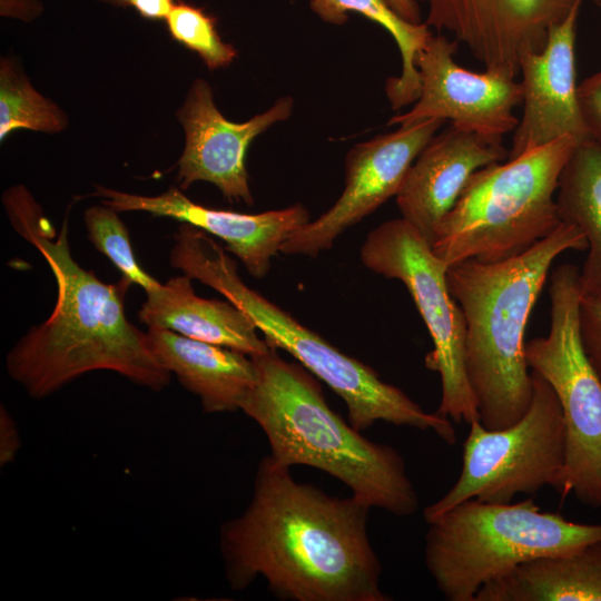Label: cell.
Masks as SVG:
<instances>
[{
  "mask_svg": "<svg viewBox=\"0 0 601 601\" xmlns=\"http://www.w3.org/2000/svg\"><path fill=\"white\" fill-rule=\"evenodd\" d=\"M372 506L297 482L268 454L256 469L245 510L219 531L231 591L264 578L290 601H390L382 564L367 533Z\"/></svg>",
  "mask_w": 601,
  "mask_h": 601,
  "instance_id": "1",
  "label": "cell"
},
{
  "mask_svg": "<svg viewBox=\"0 0 601 601\" xmlns=\"http://www.w3.org/2000/svg\"><path fill=\"white\" fill-rule=\"evenodd\" d=\"M2 204L12 228L40 253L57 284L51 315L7 354L9 376L36 400L93 371L164 390L171 374L151 351L147 333L125 314L124 297L131 283L121 276L107 284L79 265L69 246L68 217L57 231L26 186L9 187Z\"/></svg>",
  "mask_w": 601,
  "mask_h": 601,
  "instance_id": "2",
  "label": "cell"
},
{
  "mask_svg": "<svg viewBox=\"0 0 601 601\" xmlns=\"http://www.w3.org/2000/svg\"><path fill=\"white\" fill-rule=\"evenodd\" d=\"M569 249L585 250L588 240L562 221L519 256L495 263L469 258L447 267L449 289L466 323V376L489 430L513 425L530 407L525 328L554 259Z\"/></svg>",
  "mask_w": 601,
  "mask_h": 601,
  "instance_id": "3",
  "label": "cell"
},
{
  "mask_svg": "<svg viewBox=\"0 0 601 601\" xmlns=\"http://www.w3.org/2000/svg\"><path fill=\"white\" fill-rule=\"evenodd\" d=\"M252 358L257 378L240 411L266 435L273 460L318 469L395 516L418 510L417 492L394 447L370 441L347 424L329 407L312 373L280 357L277 348Z\"/></svg>",
  "mask_w": 601,
  "mask_h": 601,
  "instance_id": "4",
  "label": "cell"
},
{
  "mask_svg": "<svg viewBox=\"0 0 601 601\" xmlns=\"http://www.w3.org/2000/svg\"><path fill=\"white\" fill-rule=\"evenodd\" d=\"M170 264L214 288L240 308L264 334L326 383L346 404L348 423L363 432L383 421L396 426L432 431L445 443L456 442L449 418L425 412L398 387L385 383L368 365L341 352L290 314L248 287L236 262L206 231L181 223L174 235Z\"/></svg>",
  "mask_w": 601,
  "mask_h": 601,
  "instance_id": "5",
  "label": "cell"
},
{
  "mask_svg": "<svg viewBox=\"0 0 601 601\" xmlns=\"http://www.w3.org/2000/svg\"><path fill=\"white\" fill-rule=\"evenodd\" d=\"M578 142L564 136L476 170L439 225L434 254L447 266L469 258L495 263L551 235L562 223L559 178Z\"/></svg>",
  "mask_w": 601,
  "mask_h": 601,
  "instance_id": "6",
  "label": "cell"
},
{
  "mask_svg": "<svg viewBox=\"0 0 601 601\" xmlns=\"http://www.w3.org/2000/svg\"><path fill=\"white\" fill-rule=\"evenodd\" d=\"M424 560L449 601H474L482 587L528 561L574 552L601 540V524L519 503L465 500L426 522Z\"/></svg>",
  "mask_w": 601,
  "mask_h": 601,
  "instance_id": "7",
  "label": "cell"
},
{
  "mask_svg": "<svg viewBox=\"0 0 601 601\" xmlns=\"http://www.w3.org/2000/svg\"><path fill=\"white\" fill-rule=\"evenodd\" d=\"M580 269L564 263L550 277V329L525 343L529 368L553 388L565 424V462L554 489L601 508V381L580 334Z\"/></svg>",
  "mask_w": 601,
  "mask_h": 601,
  "instance_id": "8",
  "label": "cell"
},
{
  "mask_svg": "<svg viewBox=\"0 0 601 601\" xmlns=\"http://www.w3.org/2000/svg\"><path fill=\"white\" fill-rule=\"evenodd\" d=\"M531 376L532 401L516 423L500 430H489L480 421L470 424L461 473L424 510L426 522L469 499L511 503L518 494L532 495L556 485L565 462L562 408L551 385L534 371Z\"/></svg>",
  "mask_w": 601,
  "mask_h": 601,
  "instance_id": "9",
  "label": "cell"
},
{
  "mask_svg": "<svg viewBox=\"0 0 601 601\" xmlns=\"http://www.w3.org/2000/svg\"><path fill=\"white\" fill-rule=\"evenodd\" d=\"M361 260L374 273L401 280L413 298L433 342L425 366L441 377L436 413L456 423L480 421L466 376L465 317L449 289V266L404 218L387 220L370 231L361 247Z\"/></svg>",
  "mask_w": 601,
  "mask_h": 601,
  "instance_id": "10",
  "label": "cell"
},
{
  "mask_svg": "<svg viewBox=\"0 0 601 601\" xmlns=\"http://www.w3.org/2000/svg\"><path fill=\"white\" fill-rule=\"evenodd\" d=\"M459 42L444 35L431 36L416 59L421 91L413 107L390 118V126H407L427 119L502 140L514 131L513 110L522 102L521 83L501 72H473L459 66Z\"/></svg>",
  "mask_w": 601,
  "mask_h": 601,
  "instance_id": "11",
  "label": "cell"
},
{
  "mask_svg": "<svg viewBox=\"0 0 601 601\" xmlns=\"http://www.w3.org/2000/svg\"><path fill=\"white\" fill-rule=\"evenodd\" d=\"M444 120L427 119L356 144L345 158V187L316 220L294 230L280 247L286 255L316 257L351 226L396 196L407 170Z\"/></svg>",
  "mask_w": 601,
  "mask_h": 601,
  "instance_id": "12",
  "label": "cell"
},
{
  "mask_svg": "<svg viewBox=\"0 0 601 601\" xmlns=\"http://www.w3.org/2000/svg\"><path fill=\"white\" fill-rule=\"evenodd\" d=\"M428 28L463 43L485 70L515 78L530 53L543 50L551 30L582 0H416ZM601 2V0H595Z\"/></svg>",
  "mask_w": 601,
  "mask_h": 601,
  "instance_id": "13",
  "label": "cell"
},
{
  "mask_svg": "<svg viewBox=\"0 0 601 601\" xmlns=\"http://www.w3.org/2000/svg\"><path fill=\"white\" fill-rule=\"evenodd\" d=\"M293 108V98L284 96L267 110L244 122H234L217 109L210 85L201 78L195 79L177 110L185 132L177 174L180 189L207 181L226 198L253 206L246 169L248 147L269 127L287 120Z\"/></svg>",
  "mask_w": 601,
  "mask_h": 601,
  "instance_id": "14",
  "label": "cell"
},
{
  "mask_svg": "<svg viewBox=\"0 0 601 601\" xmlns=\"http://www.w3.org/2000/svg\"><path fill=\"white\" fill-rule=\"evenodd\" d=\"M92 195L102 198L104 205L118 213L146 211L157 217H170L221 239L226 249L256 278L267 275L273 256L280 252L288 236L311 220L309 211L302 204L243 214L199 205L175 186L160 195L142 196L95 185Z\"/></svg>",
  "mask_w": 601,
  "mask_h": 601,
  "instance_id": "15",
  "label": "cell"
},
{
  "mask_svg": "<svg viewBox=\"0 0 601 601\" xmlns=\"http://www.w3.org/2000/svg\"><path fill=\"white\" fill-rule=\"evenodd\" d=\"M580 7H574L551 30L543 50L528 55L521 62L523 114L514 129L509 158L564 136L579 142L590 139L575 83L574 42Z\"/></svg>",
  "mask_w": 601,
  "mask_h": 601,
  "instance_id": "16",
  "label": "cell"
},
{
  "mask_svg": "<svg viewBox=\"0 0 601 601\" xmlns=\"http://www.w3.org/2000/svg\"><path fill=\"white\" fill-rule=\"evenodd\" d=\"M509 158L502 140L454 125L435 134L411 165L396 204L404 218L432 245L439 225L453 208L471 176Z\"/></svg>",
  "mask_w": 601,
  "mask_h": 601,
  "instance_id": "17",
  "label": "cell"
},
{
  "mask_svg": "<svg viewBox=\"0 0 601 601\" xmlns=\"http://www.w3.org/2000/svg\"><path fill=\"white\" fill-rule=\"evenodd\" d=\"M147 338L159 363L199 398L206 413L240 410L256 383L255 362L242 352L158 327H149Z\"/></svg>",
  "mask_w": 601,
  "mask_h": 601,
  "instance_id": "18",
  "label": "cell"
},
{
  "mask_svg": "<svg viewBox=\"0 0 601 601\" xmlns=\"http://www.w3.org/2000/svg\"><path fill=\"white\" fill-rule=\"evenodd\" d=\"M191 277L180 275L146 293L138 317L149 327L173 331L200 342L236 349L248 356L272 346L260 338L253 321L229 300L195 294Z\"/></svg>",
  "mask_w": 601,
  "mask_h": 601,
  "instance_id": "19",
  "label": "cell"
},
{
  "mask_svg": "<svg viewBox=\"0 0 601 601\" xmlns=\"http://www.w3.org/2000/svg\"><path fill=\"white\" fill-rule=\"evenodd\" d=\"M474 601H601V540L522 563L482 587Z\"/></svg>",
  "mask_w": 601,
  "mask_h": 601,
  "instance_id": "20",
  "label": "cell"
},
{
  "mask_svg": "<svg viewBox=\"0 0 601 601\" xmlns=\"http://www.w3.org/2000/svg\"><path fill=\"white\" fill-rule=\"evenodd\" d=\"M555 201L560 220L577 226L588 240L581 294L601 299V144L578 142L561 171Z\"/></svg>",
  "mask_w": 601,
  "mask_h": 601,
  "instance_id": "21",
  "label": "cell"
},
{
  "mask_svg": "<svg viewBox=\"0 0 601 601\" xmlns=\"http://www.w3.org/2000/svg\"><path fill=\"white\" fill-rule=\"evenodd\" d=\"M311 10L324 22L344 24L356 12L382 26L394 39L402 60L398 77L387 79V90L401 101H413L421 90L416 59L432 36L425 22L411 23L397 16L383 0H311Z\"/></svg>",
  "mask_w": 601,
  "mask_h": 601,
  "instance_id": "22",
  "label": "cell"
},
{
  "mask_svg": "<svg viewBox=\"0 0 601 601\" xmlns=\"http://www.w3.org/2000/svg\"><path fill=\"white\" fill-rule=\"evenodd\" d=\"M68 126V117L52 100L31 85L18 62L9 57L0 60V140L26 129L58 134Z\"/></svg>",
  "mask_w": 601,
  "mask_h": 601,
  "instance_id": "23",
  "label": "cell"
},
{
  "mask_svg": "<svg viewBox=\"0 0 601 601\" xmlns=\"http://www.w3.org/2000/svg\"><path fill=\"white\" fill-rule=\"evenodd\" d=\"M88 237L131 284L146 293L161 283L145 272L135 258L129 233L118 211L107 205L88 207L83 213Z\"/></svg>",
  "mask_w": 601,
  "mask_h": 601,
  "instance_id": "24",
  "label": "cell"
},
{
  "mask_svg": "<svg viewBox=\"0 0 601 601\" xmlns=\"http://www.w3.org/2000/svg\"><path fill=\"white\" fill-rule=\"evenodd\" d=\"M166 23L171 38L196 52L210 70L228 67L237 57L235 47L219 36L216 19L199 7L179 0Z\"/></svg>",
  "mask_w": 601,
  "mask_h": 601,
  "instance_id": "25",
  "label": "cell"
},
{
  "mask_svg": "<svg viewBox=\"0 0 601 601\" xmlns=\"http://www.w3.org/2000/svg\"><path fill=\"white\" fill-rule=\"evenodd\" d=\"M579 315L584 352L601 381V299L582 296Z\"/></svg>",
  "mask_w": 601,
  "mask_h": 601,
  "instance_id": "26",
  "label": "cell"
},
{
  "mask_svg": "<svg viewBox=\"0 0 601 601\" xmlns=\"http://www.w3.org/2000/svg\"><path fill=\"white\" fill-rule=\"evenodd\" d=\"M578 101L590 139L601 144V70L578 86Z\"/></svg>",
  "mask_w": 601,
  "mask_h": 601,
  "instance_id": "27",
  "label": "cell"
},
{
  "mask_svg": "<svg viewBox=\"0 0 601 601\" xmlns=\"http://www.w3.org/2000/svg\"><path fill=\"white\" fill-rule=\"evenodd\" d=\"M21 439L16 421L9 411L1 405L0 408V466L11 464L20 449Z\"/></svg>",
  "mask_w": 601,
  "mask_h": 601,
  "instance_id": "28",
  "label": "cell"
},
{
  "mask_svg": "<svg viewBox=\"0 0 601 601\" xmlns=\"http://www.w3.org/2000/svg\"><path fill=\"white\" fill-rule=\"evenodd\" d=\"M108 4L131 7L148 20H166L171 11L174 0H100Z\"/></svg>",
  "mask_w": 601,
  "mask_h": 601,
  "instance_id": "29",
  "label": "cell"
},
{
  "mask_svg": "<svg viewBox=\"0 0 601 601\" xmlns=\"http://www.w3.org/2000/svg\"><path fill=\"white\" fill-rule=\"evenodd\" d=\"M43 12L40 0H0L1 17L31 22Z\"/></svg>",
  "mask_w": 601,
  "mask_h": 601,
  "instance_id": "30",
  "label": "cell"
},
{
  "mask_svg": "<svg viewBox=\"0 0 601 601\" xmlns=\"http://www.w3.org/2000/svg\"><path fill=\"white\" fill-rule=\"evenodd\" d=\"M397 16L411 23H421L422 16L416 0H383Z\"/></svg>",
  "mask_w": 601,
  "mask_h": 601,
  "instance_id": "31",
  "label": "cell"
}]
</instances>
